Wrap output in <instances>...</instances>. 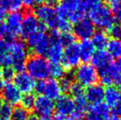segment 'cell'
<instances>
[{
  "instance_id": "6da1fadb",
  "label": "cell",
  "mask_w": 121,
  "mask_h": 120,
  "mask_svg": "<svg viewBox=\"0 0 121 120\" xmlns=\"http://www.w3.org/2000/svg\"><path fill=\"white\" fill-rule=\"evenodd\" d=\"M89 20L99 29L110 30L115 25V17L108 6L99 3L88 11Z\"/></svg>"
},
{
  "instance_id": "7a4b0ae2",
  "label": "cell",
  "mask_w": 121,
  "mask_h": 120,
  "mask_svg": "<svg viewBox=\"0 0 121 120\" xmlns=\"http://www.w3.org/2000/svg\"><path fill=\"white\" fill-rule=\"evenodd\" d=\"M49 62L44 57L32 55L25 62V69L26 73L34 80L44 81L49 76Z\"/></svg>"
},
{
  "instance_id": "3957f363",
  "label": "cell",
  "mask_w": 121,
  "mask_h": 120,
  "mask_svg": "<svg viewBox=\"0 0 121 120\" xmlns=\"http://www.w3.org/2000/svg\"><path fill=\"white\" fill-rule=\"evenodd\" d=\"M8 54L12 60V66L14 72L16 71L17 73L23 72L28 55L26 45L22 40H13L9 42Z\"/></svg>"
},
{
  "instance_id": "277c9868",
  "label": "cell",
  "mask_w": 121,
  "mask_h": 120,
  "mask_svg": "<svg viewBox=\"0 0 121 120\" xmlns=\"http://www.w3.org/2000/svg\"><path fill=\"white\" fill-rule=\"evenodd\" d=\"M56 12L59 18H65L71 23L79 21L86 13L81 8L79 0H61Z\"/></svg>"
},
{
  "instance_id": "5b68a950",
  "label": "cell",
  "mask_w": 121,
  "mask_h": 120,
  "mask_svg": "<svg viewBox=\"0 0 121 120\" xmlns=\"http://www.w3.org/2000/svg\"><path fill=\"white\" fill-rule=\"evenodd\" d=\"M74 77L78 84L83 87L93 86L98 81V72L91 64L82 63L78 67L74 73Z\"/></svg>"
},
{
  "instance_id": "8992f818",
  "label": "cell",
  "mask_w": 121,
  "mask_h": 120,
  "mask_svg": "<svg viewBox=\"0 0 121 120\" xmlns=\"http://www.w3.org/2000/svg\"><path fill=\"white\" fill-rule=\"evenodd\" d=\"M54 109L56 113L54 120H74L73 119L75 110L74 102L69 95H63L59 96L54 104Z\"/></svg>"
},
{
  "instance_id": "52a82bcc",
  "label": "cell",
  "mask_w": 121,
  "mask_h": 120,
  "mask_svg": "<svg viewBox=\"0 0 121 120\" xmlns=\"http://www.w3.org/2000/svg\"><path fill=\"white\" fill-rule=\"evenodd\" d=\"M26 39V44L35 53V55L44 57L46 55L49 47V38L45 32L36 31L29 35Z\"/></svg>"
},
{
  "instance_id": "ba28073f",
  "label": "cell",
  "mask_w": 121,
  "mask_h": 120,
  "mask_svg": "<svg viewBox=\"0 0 121 120\" xmlns=\"http://www.w3.org/2000/svg\"><path fill=\"white\" fill-rule=\"evenodd\" d=\"M35 16L36 17L37 19L40 20V23L44 24L46 27L56 30L59 17L54 7L46 4L40 5L35 8Z\"/></svg>"
},
{
  "instance_id": "9c48e42d",
  "label": "cell",
  "mask_w": 121,
  "mask_h": 120,
  "mask_svg": "<svg viewBox=\"0 0 121 120\" xmlns=\"http://www.w3.org/2000/svg\"><path fill=\"white\" fill-rule=\"evenodd\" d=\"M59 35L60 33L56 30H53L49 35L50 44L46 55L51 63H59L63 58L64 46L59 40Z\"/></svg>"
},
{
  "instance_id": "30bf717a",
  "label": "cell",
  "mask_w": 121,
  "mask_h": 120,
  "mask_svg": "<svg viewBox=\"0 0 121 120\" xmlns=\"http://www.w3.org/2000/svg\"><path fill=\"white\" fill-rule=\"evenodd\" d=\"M22 19L23 14L19 11L12 12L7 16L4 25L6 27V35L8 39L13 40L19 35Z\"/></svg>"
},
{
  "instance_id": "8fae6325",
  "label": "cell",
  "mask_w": 121,
  "mask_h": 120,
  "mask_svg": "<svg viewBox=\"0 0 121 120\" xmlns=\"http://www.w3.org/2000/svg\"><path fill=\"white\" fill-rule=\"evenodd\" d=\"M98 77H100L102 85L110 87L114 83H120L121 75L117 67V64L112 62L109 66L98 71Z\"/></svg>"
},
{
  "instance_id": "7c38bea8",
  "label": "cell",
  "mask_w": 121,
  "mask_h": 120,
  "mask_svg": "<svg viewBox=\"0 0 121 120\" xmlns=\"http://www.w3.org/2000/svg\"><path fill=\"white\" fill-rule=\"evenodd\" d=\"M61 62L64 69H73L79 65L81 58L78 44L73 43L69 46H66V49L64 50V54Z\"/></svg>"
},
{
  "instance_id": "4fadbf2b",
  "label": "cell",
  "mask_w": 121,
  "mask_h": 120,
  "mask_svg": "<svg viewBox=\"0 0 121 120\" xmlns=\"http://www.w3.org/2000/svg\"><path fill=\"white\" fill-rule=\"evenodd\" d=\"M33 109L35 114L42 118H49L52 116L54 110V104L52 99L45 97V95H39L35 98Z\"/></svg>"
},
{
  "instance_id": "5bb4252c",
  "label": "cell",
  "mask_w": 121,
  "mask_h": 120,
  "mask_svg": "<svg viewBox=\"0 0 121 120\" xmlns=\"http://www.w3.org/2000/svg\"><path fill=\"white\" fill-rule=\"evenodd\" d=\"M14 85L18 91L23 94H30L34 91L35 82L26 72H18L13 77Z\"/></svg>"
},
{
  "instance_id": "9a60e30c",
  "label": "cell",
  "mask_w": 121,
  "mask_h": 120,
  "mask_svg": "<svg viewBox=\"0 0 121 120\" xmlns=\"http://www.w3.org/2000/svg\"><path fill=\"white\" fill-rule=\"evenodd\" d=\"M74 35L77 38L88 40L95 33V26L87 18H82L75 24L73 27Z\"/></svg>"
},
{
  "instance_id": "2e32d148",
  "label": "cell",
  "mask_w": 121,
  "mask_h": 120,
  "mask_svg": "<svg viewBox=\"0 0 121 120\" xmlns=\"http://www.w3.org/2000/svg\"><path fill=\"white\" fill-rule=\"evenodd\" d=\"M2 99L9 105H17L19 104L22 99V93L15 87V85L11 82L5 83L4 87L1 90Z\"/></svg>"
},
{
  "instance_id": "e0dca14e",
  "label": "cell",
  "mask_w": 121,
  "mask_h": 120,
  "mask_svg": "<svg viewBox=\"0 0 121 120\" xmlns=\"http://www.w3.org/2000/svg\"><path fill=\"white\" fill-rule=\"evenodd\" d=\"M86 111L87 120H107L110 118V109L104 103L91 104Z\"/></svg>"
},
{
  "instance_id": "ac0fdd59",
  "label": "cell",
  "mask_w": 121,
  "mask_h": 120,
  "mask_svg": "<svg viewBox=\"0 0 121 120\" xmlns=\"http://www.w3.org/2000/svg\"><path fill=\"white\" fill-rule=\"evenodd\" d=\"M39 24L40 22L35 15L30 12L26 13L25 16H23L20 34L22 37L27 38L31 34L38 31Z\"/></svg>"
},
{
  "instance_id": "d6986e66",
  "label": "cell",
  "mask_w": 121,
  "mask_h": 120,
  "mask_svg": "<svg viewBox=\"0 0 121 120\" xmlns=\"http://www.w3.org/2000/svg\"><path fill=\"white\" fill-rule=\"evenodd\" d=\"M91 62H92L91 65L99 71L112 63L113 60H112V57L109 54L108 52L102 50L95 52L91 58Z\"/></svg>"
},
{
  "instance_id": "ffe728a7",
  "label": "cell",
  "mask_w": 121,
  "mask_h": 120,
  "mask_svg": "<svg viewBox=\"0 0 121 120\" xmlns=\"http://www.w3.org/2000/svg\"><path fill=\"white\" fill-rule=\"evenodd\" d=\"M61 89L59 83L57 80L54 78H49L45 81V87L42 95L49 98L50 99H57L61 95Z\"/></svg>"
},
{
  "instance_id": "44dd1931",
  "label": "cell",
  "mask_w": 121,
  "mask_h": 120,
  "mask_svg": "<svg viewBox=\"0 0 121 120\" xmlns=\"http://www.w3.org/2000/svg\"><path fill=\"white\" fill-rule=\"evenodd\" d=\"M78 50L81 61H82L84 63H87L91 60L96 49L90 40H83L78 45Z\"/></svg>"
},
{
  "instance_id": "7402d4cb",
  "label": "cell",
  "mask_w": 121,
  "mask_h": 120,
  "mask_svg": "<svg viewBox=\"0 0 121 120\" xmlns=\"http://www.w3.org/2000/svg\"><path fill=\"white\" fill-rule=\"evenodd\" d=\"M104 92H105V90L103 87L95 84L88 87L85 95H86L87 101H89L92 104H100V103H102V100L104 99Z\"/></svg>"
},
{
  "instance_id": "603a6c76",
  "label": "cell",
  "mask_w": 121,
  "mask_h": 120,
  "mask_svg": "<svg viewBox=\"0 0 121 120\" xmlns=\"http://www.w3.org/2000/svg\"><path fill=\"white\" fill-rule=\"evenodd\" d=\"M104 99L107 106L113 108L121 99V94L120 91L115 87H108L104 92Z\"/></svg>"
},
{
  "instance_id": "cb8c5ba5",
  "label": "cell",
  "mask_w": 121,
  "mask_h": 120,
  "mask_svg": "<svg viewBox=\"0 0 121 120\" xmlns=\"http://www.w3.org/2000/svg\"><path fill=\"white\" fill-rule=\"evenodd\" d=\"M92 40H91L93 44L95 49L98 50H102L107 46V44L109 42V36L104 30H97L95 31L92 36Z\"/></svg>"
},
{
  "instance_id": "d4e9b609",
  "label": "cell",
  "mask_w": 121,
  "mask_h": 120,
  "mask_svg": "<svg viewBox=\"0 0 121 120\" xmlns=\"http://www.w3.org/2000/svg\"><path fill=\"white\" fill-rule=\"evenodd\" d=\"M107 52L112 58H121V41L116 39L109 40L107 44Z\"/></svg>"
},
{
  "instance_id": "484cf974",
  "label": "cell",
  "mask_w": 121,
  "mask_h": 120,
  "mask_svg": "<svg viewBox=\"0 0 121 120\" xmlns=\"http://www.w3.org/2000/svg\"><path fill=\"white\" fill-rule=\"evenodd\" d=\"M22 6V0H0V7L5 12L19 11Z\"/></svg>"
},
{
  "instance_id": "4316f807",
  "label": "cell",
  "mask_w": 121,
  "mask_h": 120,
  "mask_svg": "<svg viewBox=\"0 0 121 120\" xmlns=\"http://www.w3.org/2000/svg\"><path fill=\"white\" fill-rule=\"evenodd\" d=\"M65 74L64 67L60 63H49V75L52 77V78L59 79L62 78Z\"/></svg>"
},
{
  "instance_id": "83f0119b",
  "label": "cell",
  "mask_w": 121,
  "mask_h": 120,
  "mask_svg": "<svg viewBox=\"0 0 121 120\" xmlns=\"http://www.w3.org/2000/svg\"><path fill=\"white\" fill-rule=\"evenodd\" d=\"M29 112L22 106H16L13 109L12 113V119L13 120H28Z\"/></svg>"
},
{
  "instance_id": "f1b7e54d",
  "label": "cell",
  "mask_w": 121,
  "mask_h": 120,
  "mask_svg": "<svg viewBox=\"0 0 121 120\" xmlns=\"http://www.w3.org/2000/svg\"><path fill=\"white\" fill-rule=\"evenodd\" d=\"M35 97L31 93L30 94H25L23 96H22V99L20 103H22V107H23L26 110H30L33 109L34 104H35Z\"/></svg>"
},
{
  "instance_id": "f546056e",
  "label": "cell",
  "mask_w": 121,
  "mask_h": 120,
  "mask_svg": "<svg viewBox=\"0 0 121 120\" xmlns=\"http://www.w3.org/2000/svg\"><path fill=\"white\" fill-rule=\"evenodd\" d=\"M59 87H60L61 91H64V92L69 91L70 87L73 84V75L72 74L64 75V77L61 78L60 82H59Z\"/></svg>"
},
{
  "instance_id": "4dcf8cb0",
  "label": "cell",
  "mask_w": 121,
  "mask_h": 120,
  "mask_svg": "<svg viewBox=\"0 0 121 120\" xmlns=\"http://www.w3.org/2000/svg\"><path fill=\"white\" fill-rule=\"evenodd\" d=\"M61 33H70V30H72V24L69 21H68L65 18H59V23L56 28Z\"/></svg>"
},
{
  "instance_id": "1f68e13d",
  "label": "cell",
  "mask_w": 121,
  "mask_h": 120,
  "mask_svg": "<svg viewBox=\"0 0 121 120\" xmlns=\"http://www.w3.org/2000/svg\"><path fill=\"white\" fill-rule=\"evenodd\" d=\"M13 108L9 104H3L0 111V120H11Z\"/></svg>"
},
{
  "instance_id": "d6a6232c",
  "label": "cell",
  "mask_w": 121,
  "mask_h": 120,
  "mask_svg": "<svg viewBox=\"0 0 121 120\" xmlns=\"http://www.w3.org/2000/svg\"><path fill=\"white\" fill-rule=\"evenodd\" d=\"M59 40L63 46H69V45L75 43L74 35H73L71 33H61L59 35Z\"/></svg>"
},
{
  "instance_id": "836d02e7",
  "label": "cell",
  "mask_w": 121,
  "mask_h": 120,
  "mask_svg": "<svg viewBox=\"0 0 121 120\" xmlns=\"http://www.w3.org/2000/svg\"><path fill=\"white\" fill-rule=\"evenodd\" d=\"M81 8H82L83 11L86 12H88L91 8L95 7L96 4L100 3V0H79Z\"/></svg>"
},
{
  "instance_id": "e575fe53",
  "label": "cell",
  "mask_w": 121,
  "mask_h": 120,
  "mask_svg": "<svg viewBox=\"0 0 121 120\" xmlns=\"http://www.w3.org/2000/svg\"><path fill=\"white\" fill-rule=\"evenodd\" d=\"M2 72V79L3 81H7V82H10L12 79H13L15 76V72L13 69L12 67H4Z\"/></svg>"
},
{
  "instance_id": "d590c367",
  "label": "cell",
  "mask_w": 121,
  "mask_h": 120,
  "mask_svg": "<svg viewBox=\"0 0 121 120\" xmlns=\"http://www.w3.org/2000/svg\"><path fill=\"white\" fill-rule=\"evenodd\" d=\"M69 91H70L71 95L73 97H77V96L84 94V88L80 84L76 82V83L72 84V86L70 87V89H69Z\"/></svg>"
},
{
  "instance_id": "8d00e7d4",
  "label": "cell",
  "mask_w": 121,
  "mask_h": 120,
  "mask_svg": "<svg viewBox=\"0 0 121 120\" xmlns=\"http://www.w3.org/2000/svg\"><path fill=\"white\" fill-rule=\"evenodd\" d=\"M106 3L109 5V8L114 13L121 6V0H106Z\"/></svg>"
},
{
  "instance_id": "74e56055",
  "label": "cell",
  "mask_w": 121,
  "mask_h": 120,
  "mask_svg": "<svg viewBox=\"0 0 121 120\" xmlns=\"http://www.w3.org/2000/svg\"><path fill=\"white\" fill-rule=\"evenodd\" d=\"M110 35L116 40H120L121 39V26L118 25H114L110 29Z\"/></svg>"
},
{
  "instance_id": "f35d334b",
  "label": "cell",
  "mask_w": 121,
  "mask_h": 120,
  "mask_svg": "<svg viewBox=\"0 0 121 120\" xmlns=\"http://www.w3.org/2000/svg\"><path fill=\"white\" fill-rule=\"evenodd\" d=\"M44 87H45V80L38 81L37 82H35L34 90L36 91L37 94L42 95H43V91H44Z\"/></svg>"
},
{
  "instance_id": "ab89813d",
  "label": "cell",
  "mask_w": 121,
  "mask_h": 120,
  "mask_svg": "<svg viewBox=\"0 0 121 120\" xmlns=\"http://www.w3.org/2000/svg\"><path fill=\"white\" fill-rule=\"evenodd\" d=\"M112 111L114 113V115H116V116L121 115V99L112 108Z\"/></svg>"
},
{
  "instance_id": "60d3db41",
  "label": "cell",
  "mask_w": 121,
  "mask_h": 120,
  "mask_svg": "<svg viewBox=\"0 0 121 120\" xmlns=\"http://www.w3.org/2000/svg\"><path fill=\"white\" fill-rule=\"evenodd\" d=\"M22 4L26 8H31L35 5V0H22Z\"/></svg>"
},
{
  "instance_id": "b9f144b4",
  "label": "cell",
  "mask_w": 121,
  "mask_h": 120,
  "mask_svg": "<svg viewBox=\"0 0 121 120\" xmlns=\"http://www.w3.org/2000/svg\"><path fill=\"white\" fill-rule=\"evenodd\" d=\"M6 35V27H5V25L3 22L0 21V38L3 37Z\"/></svg>"
},
{
  "instance_id": "7bdbcfd3",
  "label": "cell",
  "mask_w": 121,
  "mask_h": 120,
  "mask_svg": "<svg viewBox=\"0 0 121 120\" xmlns=\"http://www.w3.org/2000/svg\"><path fill=\"white\" fill-rule=\"evenodd\" d=\"M59 1H60V0H45V3H46V5L54 7V6H55Z\"/></svg>"
},
{
  "instance_id": "ee69618b",
  "label": "cell",
  "mask_w": 121,
  "mask_h": 120,
  "mask_svg": "<svg viewBox=\"0 0 121 120\" xmlns=\"http://www.w3.org/2000/svg\"><path fill=\"white\" fill-rule=\"evenodd\" d=\"M115 17H116L117 20L121 23V6L118 8V10L115 12Z\"/></svg>"
},
{
  "instance_id": "f6af8a7d",
  "label": "cell",
  "mask_w": 121,
  "mask_h": 120,
  "mask_svg": "<svg viewBox=\"0 0 121 120\" xmlns=\"http://www.w3.org/2000/svg\"><path fill=\"white\" fill-rule=\"evenodd\" d=\"M4 17H5V11L0 7V21H2V20Z\"/></svg>"
},
{
  "instance_id": "bcb514c9",
  "label": "cell",
  "mask_w": 121,
  "mask_h": 120,
  "mask_svg": "<svg viewBox=\"0 0 121 120\" xmlns=\"http://www.w3.org/2000/svg\"><path fill=\"white\" fill-rule=\"evenodd\" d=\"M45 3V0H35V4L39 5V6L44 4Z\"/></svg>"
},
{
  "instance_id": "7dc6e473",
  "label": "cell",
  "mask_w": 121,
  "mask_h": 120,
  "mask_svg": "<svg viewBox=\"0 0 121 120\" xmlns=\"http://www.w3.org/2000/svg\"><path fill=\"white\" fill-rule=\"evenodd\" d=\"M109 120H121V119L119 117V116L113 115V116H111L110 118H109Z\"/></svg>"
},
{
  "instance_id": "c3c4849f",
  "label": "cell",
  "mask_w": 121,
  "mask_h": 120,
  "mask_svg": "<svg viewBox=\"0 0 121 120\" xmlns=\"http://www.w3.org/2000/svg\"><path fill=\"white\" fill-rule=\"evenodd\" d=\"M117 67H118V68H119V71H120V75H121V58H120V60H119V62H117Z\"/></svg>"
},
{
  "instance_id": "681fc988",
  "label": "cell",
  "mask_w": 121,
  "mask_h": 120,
  "mask_svg": "<svg viewBox=\"0 0 121 120\" xmlns=\"http://www.w3.org/2000/svg\"><path fill=\"white\" fill-rule=\"evenodd\" d=\"M28 120H40L37 118V116H35V115H33V116H30L29 117V119Z\"/></svg>"
},
{
  "instance_id": "f907efd6",
  "label": "cell",
  "mask_w": 121,
  "mask_h": 120,
  "mask_svg": "<svg viewBox=\"0 0 121 120\" xmlns=\"http://www.w3.org/2000/svg\"><path fill=\"white\" fill-rule=\"evenodd\" d=\"M3 100L2 99V98L0 97V111H1V109H2V107H3Z\"/></svg>"
},
{
  "instance_id": "816d5d0a",
  "label": "cell",
  "mask_w": 121,
  "mask_h": 120,
  "mask_svg": "<svg viewBox=\"0 0 121 120\" xmlns=\"http://www.w3.org/2000/svg\"><path fill=\"white\" fill-rule=\"evenodd\" d=\"M40 120H54L52 119V117H49V118H42Z\"/></svg>"
},
{
  "instance_id": "f5cc1de1",
  "label": "cell",
  "mask_w": 121,
  "mask_h": 120,
  "mask_svg": "<svg viewBox=\"0 0 121 120\" xmlns=\"http://www.w3.org/2000/svg\"><path fill=\"white\" fill-rule=\"evenodd\" d=\"M2 80V72H1V70H0V81Z\"/></svg>"
},
{
  "instance_id": "db71d44e",
  "label": "cell",
  "mask_w": 121,
  "mask_h": 120,
  "mask_svg": "<svg viewBox=\"0 0 121 120\" xmlns=\"http://www.w3.org/2000/svg\"><path fill=\"white\" fill-rule=\"evenodd\" d=\"M120 89H121V82H120Z\"/></svg>"
},
{
  "instance_id": "11a10c76",
  "label": "cell",
  "mask_w": 121,
  "mask_h": 120,
  "mask_svg": "<svg viewBox=\"0 0 121 120\" xmlns=\"http://www.w3.org/2000/svg\"><path fill=\"white\" fill-rule=\"evenodd\" d=\"M107 120H109V119H107Z\"/></svg>"
}]
</instances>
